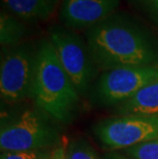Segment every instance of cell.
<instances>
[{"label": "cell", "mask_w": 158, "mask_h": 159, "mask_svg": "<svg viewBox=\"0 0 158 159\" xmlns=\"http://www.w3.org/2000/svg\"><path fill=\"white\" fill-rule=\"evenodd\" d=\"M4 9L26 23L45 22L52 16L62 0H1Z\"/></svg>", "instance_id": "cell-9"}, {"label": "cell", "mask_w": 158, "mask_h": 159, "mask_svg": "<svg viewBox=\"0 0 158 159\" xmlns=\"http://www.w3.org/2000/svg\"><path fill=\"white\" fill-rule=\"evenodd\" d=\"M134 8L140 11L158 28V0H129Z\"/></svg>", "instance_id": "cell-14"}, {"label": "cell", "mask_w": 158, "mask_h": 159, "mask_svg": "<svg viewBox=\"0 0 158 159\" xmlns=\"http://www.w3.org/2000/svg\"><path fill=\"white\" fill-rule=\"evenodd\" d=\"M43 150L23 152H2L0 159H39Z\"/></svg>", "instance_id": "cell-16"}, {"label": "cell", "mask_w": 158, "mask_h": 159, "mask_svg": "<svg viewBox=\"0 0 158 159\" xmlns=\"http://www.w3.org/2000/svg\"><path fill=\"white\" fill-rule=\"evenodd\" d=\"M84 35L99 70L158 68V35L129 13L114 12L85 30Z\"/></svg>", "instance_id": "cell-1"}, {"label": "cell", "mask_w": 158, "mask_h": 159, "mask_svg": "<svg viewBox=\"0 0 158 159\" xmlns=\"http://www.w3.org/2000/svg\"><path fill=\"white\" fill-rule=\"evenodd\" d=\"M37 46L32 43L4 48L0 67V93L2 103L16 105L31 98Z\"/></svg>", "instance_id": "cell-6"}, {"label": "cell", "mask_w": 158, "mask_h": 159, "mask_svg": "<svg viewBox=\"0 0 158 159\" xmlns=\"http://www.w3.org/2000/svg\"><path fill=\"white\" fill-rule=\"evenodd\" d=\"M123 154L132 159H158V140L126 148Z\"/></svg>", "instance_id": "cell-13"}, {"label": "cell", "mask_w": 158, "mask_h": 159, "mask_svg": "<svg viewBox=\"0 0 158 159\" xmlns=\"http://www.w3.org/2000/svg\"><path fill=\"white\" fill-rule=\"evenodd\" d=\"M158 80V68H117L97 77L89 90V101L101 108L117 107L150 82Z\"/></svg>", "instance_id": "cell-5"}, {"label": "cell", "mask_w": 158, "mask_h": 159, "mask_svg": "<svg viewBox=\"0 0 158 159\" xmlns=\"http://www.w3.org/2000/svg\"><path fill=\"white\" fill-rule=\"evenodd\" d=\"M67 159H100L95 148L85 138H77L69 142Z\"/></svg>", "instance_id": "cell-12"}, {"label": "cell", "mask_w": 158, "mask_h": 159, "mask_svg": "<svg viewBox=\"0 0 158 159\" xmlns=\"http://www.w3.org/2000/svg\"><path fill=\"white\" fill-rule=\"evenodd\" d=\"M115 113L119 116H158V80L147 84L130 99L115 107Z\"/></svg>", "instance_id": "cell-10"}, {"label": "cell", "mask_w": 158, "mask_h": 159, "mask_svg": "<svg viewBox=\"0 0 158 159\" xmlns=\"http://www.w3.org/2000/svg\"><path fill=\"white\" fill-rule=\"evenodd\" d=\"M93 136L104 148L120 150L158 140V116L125 115L101 120L93 126Z\"/></svg>", "instance_id": "cell-7"}, {"label": "cell", "mask_w": 158, "mask_h": 159, "mask_svg": "<svg viewBox=\"0 0 158 159\" xmlns=\"http://www.w3.org/2000/svg\"><path fill=\"white\" fill-rule=\"evenodd\" d=\"M24 23L11 12L2 9L0 13V43L2 47L8 48L23 43L27 33Z\"/></svg>", "instance_id": "cell-11"}, {"label": "cell", "mask_w": 158, "mask_h": 159, "mask_svg": "<svg viewBox=\"0 0 158 159\" xmlns=\"http://www.w3.org/2000/svg\"><path fill=\"white\" fill-rule=\"evenodd\" d=\"M68 141L64 137L63 141L58 146L43 150L39 159H67V147H68Z\"/></svg>", "instance_id": "cell-15"}, {"label": "cell", "mask_w": 158, "mask_h": 159, "mask_svg": "<svg viewBox=\"0 0 158 159\" xmlns=\"http://www.w3.org/2000/svg\"><path fill=\"white\" fill-rule=\"evenodd\" d=\"M120 0H62L59 16L63 26L74 30H87L116 12Z\"/></svg>", "instance_id": "cell-8"}, {"label": "cell", "mask_w": 158, "mask_h": 159, "mask_svg": "<svg viewBox=\"0 0 158 159\" xmlns=\"http://www.w3.org/2000/svg\"><path fill=\"white\" fill-rule=\"evenodd\" d=\"M48 39L77 93L80 97H86L99 71L86 42L74 30L59 25L48 29Z\"/></svg>", "instance_id": "cell-4"}, {"label": "cell", "mask_w": 158, "mask_h": 159, "mask_svg": "<svg viewBox=\"0 0 158 159\" xmlns=\"http://www.w3.org/2000/svg\"><path fill=\"white\" fill-rule=\"evenodd\" d=\"M31 99L61 125L72 123L78 113L80 96L48 38L37 45Z\"/></svg>", "instance_id": "cell-2"}, {"label": "cell", "mask_w": 158, "mask_h": 159, "mask_svg": "<svg viewBox=\"0 0 158 159\" xmlns=\"http://www.w3.org/2000/svg\"><path fill=\"white\" fill-rule=\"evenodd\" d=\"M102 159H132V158L127 157V156H125V155L115 153V152H111V153L106 154Z\"/></svg>", "instance_id": "cell-17"}, {"label": "cell", "mask_w": 158, "mask_h": 159, "mask_svg": "<svg viewBox=\"0 0 158 159\" xmlns=\"http://www.w3.org/2000/svg\"><path fill=\"white\" fill-rule=\"evenodd\" d=\"M60 125L37 106L2 115L0 123L1 153L45 150L58 146L64 139Z\"/></svg>", "instance_id": "cell-3"}]
</instances>
